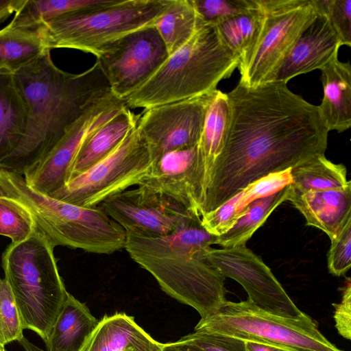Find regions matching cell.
Segmentation results:
<instances>
[{
  "label": "cell",
  "instance_id": "6da1fadb",
  "mask_svg": "<svg viewBox=\"0 0 351 351\" xmlns=\"http://www.w3.org/2000/svg\"><path fill=\"white\" fill-rule=\"evenodd\" d=\"M229 117L222 151L206 190L202 215L251 183L324 154L328 130L318 106L287 84L239 82L227 93Z\"/></svg>",
  "mask_w": 351,
  "mask_h": 351
},
{
  "label": "cell",
  "instance_id": "7a4b0ae2",
  "mask_svg": "<svg viewBox=\"0 0 351 351\" xmlns=\"http://www.w3.org/2000/svg\"><path fill=\"white\" fill-rule=\"evenodd\" d=\"M27 108L17 149L0 169L23 175L38 163L93 105L112 93L99 64L73 74L59 69L50 50L12 73Z\"/></svg>",
  "mask_w": 351,
  "mask_h": 351
},
{
  "label": "cell",
  "instance_id": "3957f363",
  "mask_svg": "<svg viewBox=\"0 0 351 351\" xmlns=\"http://www.w3.org/2000/svg\"><path fill=\"white\" fill-rule=\"evenodd\" d=\"M125 249L130 257L156 280L171 298L195 308L206 318L225 302V277L206 256L217 236L192 216L167 236L149 238L126 234Z\"/></svg>",
  "mask_w": 351,
  "mask_h": 351
},
{
  "label": "cell",
  "instance_id": "277c9868",
  "mask_svg": "<svg viewBox=\"0 0 351 351\" xmlns=\"http://www.w3.org/2000/svg\"><path fill=\"white\" fill-rule=\"evenodd\" d=\"M239 63V57L223 41L216 25L199 22L193 37L122 100L128 108L147 109L211 93Z\"/></svg>",
  "mask_w": 351,
  "mask_h": 351
},
{
  "label": "cell",
  "instance_id": "5b68a950",
  "mask_svg": "<svg viewBox=\"0 0 351 351\" xmlns=\"http://www.w3.org/2000/svg\"><path fill=\"white\" fill-rule=\"evenodd\" d=\"M2 196L25 208L37 230L54 247L66 246L99 254L125 249V231L99 206H80L40 193L19 174L12 175L5 182Z\"/></svg>",
  "mask_w": 351,
  "mask_h": 351
},
{
  "label": "cell",
  "instance_id": "8992f818",
  "mask_svg": "<svg viewBox=\"0 0 351 351\" xmlns=\"http://www.w3.org/2000/svg\"><path fill=\"white\" fill-rule=\"evenodd\" d=\"M53 245L37 230L10 243L2 254L5 278L13 294L24 329L45 341L66 299Z\"/></svg>",
  "mask_w": 351,
  "mask_h": 351
},
{
  "label": "cell",
  "instance_id": "52a82bcc",
  "mask_svg": "<svg viewBox=\"0 0 351 351\" xmlns=\"http://www.w3.org/2000/svg\"><path fill=\"white\" fill-rule=\"evenodd\" d=\"M169 0H116L110 5L68 13L40 26L45 47L69 48L95 56L108 44L154 26Z\"/></svg>",
  "mask_w": 351,
  "mask_h": 351
},
{
  "label": "cell",
  "instance_id": "ba28073f",
  "mask_svg": "<svg viewBox=\"0 0 351 351\" xmlns=\"http://www.w3.org/2000/svg\"><path fill=\"white\" fill-rule=\"evenodd\" d=\"M195 331L273 343L292 351H343L321 333L306 314L282 317L265 311L248 300H227L217 313L201 318Z\"/></svg>",
  "mask_w": 351,
  "mask_h": 351
},
{
  "label": "cell",
  "instance_id": "9c48e42d",
  "mask_svg": "<svg viewBox=\"0 0 351 351\" xmlns=\"http://www.w3.org/2000/svg\"><path fill=\"white\" fill-rule=\"evenodd\" d=\"M152 163L148 147L136 127L111 153L50 197L80 206L95 207L106 198L138 186Z\"/></svg>",
  "mask_w": 351,
  "mask_h": 351
},
{
  "label": "cell",
  "instance_id": "30bf717a",
  "mask_svg": "<svg viewBox=\"0 0 351 351\" xmlns=\"http://www.w3.org/2000/svg\"><path fill=\"white\" fill-rule=\"evenodd\" d=\"M265 19L252 48L240 60L239 83L253 88L269 81L315 12L314 0H261Z\"/></svg>",
  "mask_w": 351,
  "mask_h": 351
},
{
  "label": "cell",
  "instance_id": "8fae6325",
  "mask_svg": "<svg viewBox=\"0 0 351 351\" xmlns=\"http://www.w3.org/2000/svg\"><path fill=\"white\" fill-rule=\"evenodd\" d=\"M168 56L157 30L149 26L108 44L96 57L111 93L123 99L147 82Z\"/></svg>",
  "mask_w": 351,
  "mask_h": 351
},
{
  "label": "cell",
  "instance_id": "7c38bea8",
  "mask_svg": "<svg viewBox=\"0 0 351 351\" xmlns=\"http://www.w3.org/2000/svg\"><path fill=\"white\" fill-rule=\"evenodd\" d=\"M99 206L126 234L149 238L170 234L196 215L172 197L143 186L114 194Z\"/></svg>",
  "mask_w": 351,
  "mask_h": 351
},
{
  "label": "cell",
  "instance_id": "4fadbf2b",
  "mask_svg": "<svg viewBox=\"0 0 351 351\" xmlns=\"http://www.w3.org/2000/svg\"><path fill=\"white\" fill-rule=\"evenodd\" d=\"M125 107L123 100L112 93L96 102L38 163L23 173L26 184L48 196L60 190L65 184L69 169L83 143Z\"/></svg>",
  "mask_w": 351,
  "mask_h": 351
},
{
  "label": "cell",
  "instance_id": "5bb4252c",
  "mask_svg": "<svg viewBox=\"0 0 351 351\" xmlns=\"http://www.w3.org/2000/svg\"><path fill=\"white\" fill-rule=\"evenodd\" d=\"M214 92L144 109L136 129L148 147L152 162L167 152L198 144Z\"/></svg>",
  "mask_w": 351,
  "mask_h": 351
},
{
  "label": "cell",
  "instance_id": "9a60e30c",
  "mask_svg": "<svg viewBox=\"0 0 351 351\" xmlns=\"http://www.w3.org/2000/svg\"><path fill=\"white\" fill-rule=\"evenodd\" d=\"M206 256L225 278L239 282L247 292V300L258 308L288 317L303 313L271 269L245 245L221 249L210 247Z\"/></svg>",
  "mask_w": 351,
  "mask_h": 351
},
{
  "label": "cell",
  "instance_id": "2e32d148",
  "mask_svg": "<svg viewBox=\"0 0 351 351\" xmlns=\"http://www.w3.org/2000/svg\"><path fill=\"white\" fill-rule=\"evenodd\" d=\"M198 144L167 152L154 160L138 186L169 196L200 217Z\"/></svg>",
  "mask_w": 351,
  "mask_h": 351
},
{
  "label": "cell",
  "instance_id": "e0dca14e",
  "mask_svg": "<svg viewBox=\"0 0 351 351\" xmlns=\"http://www.w3.org/2000/svg\"><path fill=\"white\" fill-rule=\"evenodd\" d=\"M315 7L314 15L268 82L287 84L299 75L321 70L338 58L339 49L342 46L339 37L326 14L315 5Z\"/></svg>",
  "mask_w": 351,
  "mask_h": 351
},
{
  "label": "cell",
  "instance_id": "ac0fdd59",
  "mask_svg": "<svg viewBox=\"0 0 351 351\" xmlns=\"http://www.w3.org/2000/svg\"><path fill=\"white\" fill-rule=\"evenodd\" d=\"M304 217L306 224L335 239L351 219V182L345 186L300 192L289 185L288 199Z\"/></svg>",
  "mask_w": 351,
  "mask_h": 351
},
{
  "label": "cell",
  "instance_id": "d6986e66",
  "mask_svg": "<svg viewBox=\"0 0 351 351\" xmlns=\"http://www.w3.org/2000/svg\"><path fill=\"white\" fill-rule=\"evenodd\" d=\"M162 346L133 317L115 313L99 320L79 351H160Z\"/></svg>",
  "mask_w": 351,
  "mask_h": 351
},
{
  "label": "cell",
  "instance_id": "ffe728a7",
  "mask_svg": "<svg viewBox=\"0 0 351 351\" xmlns=\"http://www.w3.org/2000/svg\"><path fill=\"white\" fill-rule=\"evenodd\" d=\"M323 98L318 106L328 132H343L351 126V66L334 60L321 70Z\"/></svg>",
  "mask_w": 351,
  "mask_h": 351
},
{
  "label": "cell",
  "instance_id": "44dd1931",
  "mask_svg": "<svg viewBox=\"0 0 351 351\" xmlns=\"http://www.w3.org/2000/svg\"><path fill=\"white\" fill-rule=\"evenodd\" d=\"M139 114L125 107L83 143L67 173L66 182L81 174L111 153L136 127Z\"/></svg>",
  "mask_w": 351,
  "mask_h": 351
},
{
  "label": "cell",
  "instance_id": "7402d4cb",
  "mask_svg": "<svg viewBox=\"0 0 351 351\" xmlns=\"http://www.w3.org/2000/svg\"><path fill=\"white\" fill-rule=\"evenodd\" d=\"M229 106L227 94L216 90L208 104L198 143L202 206L213 167L221 154L227 131ZM200 211V215H201Z\"/></svg>",
  "mask_w": 351,
  "mask_h": 351
},
{
  "label": "cell",
  "instance_id": "603a6c76",
  "mask_svg": "<svg viewBox=\"0 0 351 351\" xmlns=\"http://www.w3.org/2000/svg\"><path fill=\"white\" fill-rule=\"evenodd\" d=\"M99 320L86 305L68 293L45 341L48 351H79Z\"/></svg>",
  "mask_w": 351,
  "mask_h": 351
},
{
  "label": "cell",
  "instance_id": "cb8c5ba5",
  "mask_svg": "<svg viewBox=\"0 0 351 351\" xmlns=\"http://www.w3.org/2000/svg\"><path fill=\"white\" fill-rule=\"evenodd\" d=\"M27 119L26 105L13 74L0 72V165L21 145Z\"/></svg>",
  "mask_w": 351,
  "mask_h": 351
},
{
  "label": "cell",
  "instance_id": "d4e9b609",
  "mask_svg": "<svg viewBox=\"0 0 351 351\" xmlns=\"http://www.w3.org/2000/svg\"><path fill=\"white\" fill-rule=\"evenodd\" d=\"M47 50L40 27L8 25L0 30V72L13 73Z\"/></svg>",
  "mask_w": 351,
  "mask_h": 351
},
{
  "label": "cell",
  "instance_id": "484cf974",
  "mask_svg": "<svg viewBox=\"0 0 351 351\" xmlns=\"http://www.w3.org/2000/svg\"><path fill=\"white\" fill-rule=\"evenodd\" d=\"M199 24L192 0H169L154 27L162 40L169 56L184 46Z\"/></svg>",
  "mask_w": 351,
  "mask_h": 351
},
{
  "label": "cell",
  "instance_id": "4316f807",
  "mask_svg": "<svg viewBox=\"0 0 351 351\" xmlns=\"http://www.w3.org/2000/svg\"><path fill=\"white\" fill-rule=\"evenodd\" d=\"M288 194L289 185L272 195L249 204L233 226L224 234L217 236L215 244L222 247L245 245L246 242L265 223L270 214L287 200Z\"/></svg>",
  "mask_w": 351,
  "mask_h": 351
},
{
  "label": "cell",
  "instance_id": "83f0119b",
  "mask_svg": "<svg viewBox=\"0 0 351 351\" xmlns=\"http://www.w3.org/2000/svg\"><path fill=\"white\" fill-rule=\"evenodd\" d=\"M116 0H25L8 24L14 27L38 28L60 16L106 6Z\"/></svg>",
  "mask_w": 351,
  "mask_h": 351
},
{
  "label": "cell",
  "instance_id": "f1b7e54d",
  "mask_svg": "<svg viewBox=\"0 0 351 351\" xmlns=\"http://www.w3.org/2000/svg\"><path fill=\"white\" fill-rule=\"evenodd\" d=\"M292 182L289 187L300 192L336 189L345 186L347 170L342 164L318 155L291 169Z\"/></svg>",
  "mask_w": 351,
  "mask_h": 351
},
{
  "label": "cell",
  "instance_id": "f546056e",
  "mask_svg": "<svg viewBox=\"0 0 351 351\" xmlns=\"http://www.w3.org/2000/svg\"><path fill=\"white\" fill-rule=\"evenodd\" d=\"M265 11L261 0L247 12L217 24L225 44L240 58L254 45L263 27Z\"/></svg>",
  "mask_w": 351,
  "mask_h": 351
},
{
  "label": "cell",
  "instance_id": "4dcf8cb0",
  "mask_svg": "<svg viewBox=\"0 0 351 351\" xmlns=\"http://www.w3.org/2000/svg\"><path fill=\"white\" fill-rule=\"evenodd\" d=\"M36 226L30 213L9 199L0 197V235L9 237L12 243L27 239Z\"/></svg>",
  "mask_w": 351,
  "mask_h": 351
},
{
  "label": "cell",
  "instance_id": "1f68e13d",
  "mask_svg": "<svg viewBox=\"0 0 351 351\" xmlns=\"http://www.w3.org/2000/svg\"><path fill=\"white\" fill-rule=\"evenodd\" d=\"M192 3L200 23L217 25L247 12L256 0H192Z\"/></svg>",
  "mask_w": 351,
  "mask_h": 351
},
{
  "label": "cell",
  "instance_id": "d6a6232c",
  "mask_svg": "<svg viewBox=\"0 0 351 351\" xmlns=\"http://www.w3.org/2000/svg\"><path fill=\"white\" fill-rule=\"evenodd\" d=\"M19 311L6 280L0 278V345L5 346L23 337Z\"/></svg>",
  "mask_w": 351,
  "mask_h": 351
},
{
  "label": "cell",
  "instance_id": "836d02e7",
  "mask_svg": "<svg viewBox=\"0 0 351 351\" xmlns=\"http://www.w3.org/2000/svg\"><path fill=\"white\" fill-rule=\"evenodd\" d=\"M241 191L223 204L201 217L202 224L210 233L219 236L230 230L239 216Z\"/></svg>",
  "mask_w": 351,
  "mask_h": 351
},
{
  "label": "cell",
  "instance_id": "e575fe53",
  "mask_svg": "<svg viewBox=\"0 0 351 351\" xmlns=\"http://www.w3.org/2000/svg\"><path fill=\"white\" fill-rule=\"evenodd\" d=\"M328 16L342 45L351 46V0H314Z\"/></svg>",
  "mask_w": 351,
  "mask_h": 351
},
{
  "label": "cell",
  "instance_id": "d590c367",
  "mask_svg": "<svg viewBox=\"0 0 351 351\" xmlns=\"http://www.w3.org/2000/svg\"><path fill=\"white\" fill-rule=\"evenodd\" d=\"M351 266V219L337 237L331 240L328 254L329 272L336 276L344 275Z\"/></svg>",
  "mask_w": 351,
  "mask_h": 351
},
{
  "label": "cell",
  "instance_id": "8d00e7d4",
  "mask_svg": "<svg viewBox=\"0 0 351 351\" xmlns=\"http://www.w3.org/2000/svg\"><path fill=\"white\" fill-rule=\"evenodd\" d=\"M291 169L269 174L241 190L243 210L251 202L272 195L289 185L292 182Z\"/></svg>",
  "mask_w": 351,
  "mask_h": 351
},
{
  "label": "cell",
  "instance_id": "74e56055",
  "mask_svg": "<svg viewBox=\"0 0 351 351\" xmlns=\"http://www.w3.org/2000/svg\"><path fill=\"white\" fill-rule=\"evenodd\" d=\"M180 339L193 343L205 351H247L243 340L218 333L194 331Z\"/></svg>",
  "mask_w": 351,
  "mask_h": 351
},
{
  "label": "cell",
  "instance_id": "f35d334b",
  "mask_svg": "<svg viewBox=\"0 0 351 351\" xmlns=\"http://www.w3.org/2000/svg\"><path fill=\"white\" fill-rule=\"evenodd\" d=\"M335 306L334 319L335 327L343 337L348 340L351 339V284L350 278L343 287L341 301L333 304Z\"/></svg>",
  "mask_w": 351,
  "mask_h": 351
},
{
  "label": "cell",
  "instance_id": "ab89813d",
  "mask_svg": "<svg viewBox=\"0 0 351 351\" xmlns=\"http://www.w3.org/2000/svg\"><path fill=\"white\" fill-rule=\"evenodd\" d=\"M247 351H292L288 348L273 343L247 340L244 341Z\"/></svg>",
  "mask_w": 351,
  "mask_h": 351
},
{
  "label": "cell",
  "instance_id": "60d3db41",
  "mask_svg": "<svg viewBox=\"0 0 351 351\" xmlns=\"http://www.w3.org/2000/svg\"><path fill=\"white\" fill-rule=\"evenodd\" d=\"M160 351H205L189 342L179 339L176 342L162 343Z\"/></svg>",
  "mask_w": 351,
  "mask_h": 351
},
{
  "label": "cell",
  "instance_id": "b9f144b4",
  "mask_svg": "<svg viewBox=\"0 0 351 351\" xmlns=\"http://www.w3.org/2000/svg\"><path fill=\"white\" fill-rule=\"evenodd\" d=\"M12 14V7L7 0H0V23L4 21Z\"/></svg>",
  "mask_w": 351,
  "mask_h": 351
},
{
  "label": "cell",
  "instance_id": "7bdbcfd3",
  "mask_svg": "<svg viewBox=\"0 0 351 351\" xmlns=\"http://www.w3.org/2000/svg\"><path fill=\"white\" fill-rule=\"evenodd\" d=\"M19 342L23 346L25 351H45L33 344L24 337L21 340H19Z\"/></svg>",
  "mask_w": 351,
  "mask_h": 351
},
{
  "label": "cell",
  "instance_id": "ee69618b",
  "mask_svg": "<svg viewBox=\"0 0 351 351\" xmlns=\"http://www.w3.org/2000/svg\"><path fill=\"white\" fill-rule=\"evenodd\" d=\"M0 351H5L4 347L0 345Z\"/></svg>",
  "mask_w": 351,
  "mask_h": 351
}]
</instances>
